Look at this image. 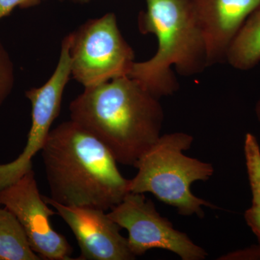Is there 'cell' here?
<instances>
[{"mask_svg":"<svg viewBox=\"0 0 260 260\" xmlns=\"http://www.w3.org/2000/svg\"><path fill=\"white\" fill-rule=\"evenodd\" d=\"M159 100L126 75L85 88L70 103V117L100 140L118 164L135 167L161 136Z\"/></svg>","mask_w":260,"mask_h":260,"instance_id":"6da1fadb","label":"cell"},{"mask_svg":"<svg viewBox=\"0 0 260 260\" xmlns=\"http://www.w3.org/2000/svg\"><path fill=\"white\" fill-rule=\"evenodd\" d=\"M42 155L50 198L61 205L107 211L129 192L107 147L71 119L51 130Z\"/></svg>","mask_w":260,"mask_h":260,"instance_id":"7a4b0ae2","label":"cell"},{"mask_svg":"<svg viewBox=\"0 0 260 260\" xmlns=\"http://www.w3.org/2000/svg\"><path fill=\"white\" fill-rule=\"evenodd\" d=\"M138 28L155 36L158 49L151 58L135 61L129 76L155 97L169 96L179 89L172 68L184 77L208 67L204 36L190 0H145Z\"/></svg>","mask_w":260,"mask_h":260,"instance_id":"3957f363","label":"cell"},{"mask_svg":"<svg viewBox=\"0 0 260 260\" xmlns=\"http://www.w3.org/2000/svg\"><path fill=\"white\" fill-rule=\"evenodd\" d=\"M193 142L191 135L182 132L161 135L135 166L138 173L130 179L129 192L151 193L183 216L203 218V207L218 208L191 192L193 183L209 180L215 172L213 164L184 154Z\"/></svg>","mask_w":260,"mask_h":260,"instance_id":"277c9868","label":"cell"},{"mask_svg":"<svg viewBox=\"0 0 260 260\" xmlns=\"http://www.w3.org/2000/svg\"><path fill=\"white\" fill-rule=\"evenodd\" d=\"M68 37L72 77L85 88L129 75L135 52L114 13L88 20Z\"/></svg>","mask_w":260,"mask_h":260,"instance_id":"5b68a950","label":"cell"},{"mask_svg":"<svg viewBox=\"0 0 260 260\" xmlns=\"http://www.w3.org/2000/svg\"><path fill=\"white\" fill-rule=\"evenodd\" d=\"M110 210L109 216L127 231L129 249L136 257L152 249L171 251L182 260H203L208 255L185 233L161 216L144 194L129 192Z\"/></svg>","mask_w":260,"mask_h":260,"instance_id":"8992f818","label":"cell"},{"mask_svg":"<svg viewBox=\"0 0 260 260\" xmlns=\"http://www.w3.org/2000/svg\"><path fill=\"white\" fill-rule=\"evenodd\" d=\"M71 74V58L68 36L61 42L60 56L54 73L47 83L27 90L25 96L31 104V126L26 145L15 160L0 164V189L13 184L32 169V159L42 151L59 116L65 87Z\"/></svg>","mask_w":260,"mask_h":260,"instance_id":"52a82bcc","label":"cell"},{"mask_svg":"<svg viewBox=\"0 0 260 260\" xmlns=\"http://www.w3.org/2000/svg\"><path fill=\"white\" fill-rule=\"evenodd\" d=\"M0 205L9 210L23 228L32 250L42 259L68 260L73 248L51 226L49 208L38 188L34 169L0 190Z\"/></svg>","mask_w":260,"mask_h":260,"instance_id":"ba28073f","label":"cell"},{"mask_svg":"<svg viewBox=\"0 0 260 260\" xmlns=\"http://www.w3.org/2000/svg\"><path fill=\"white\" fill-rule=\"evenodd\" d=\"M48 205L68 224L79 245L80 260H131L136 256L130 251L127 239L121 228L99 208L66 206L44 196Z\"/></svg>","mask_w":260,"mask_h":260,"instance_id":"9c48e42d","label":"cell"},{"mask_svg":"<svg viewBox=\"0 0 260 260\" xmlns=\"http://www.w3.org/2000/svg\"><path fill=\"white\" fill-rule=\"evenodd\" d=\"M204 36L208 67L225 61L233 39L260 0H190Z\"/></svg>","mask_w":260,"mask_h":260,"instance_id":"30bf717a","label":"cell"},{"mask_svg":"<svg viewBox=\"0 0 260 260\" xmlns=\"http://www.w3.org/2000/svg\"><path fill=\"white\" fill-rule=\"evenodd\" d=\"M225 61L241 71L253 69L260 62V8L248 17L233 39Z\"/></svg>","mask_w":260,"mask_h":260,"instance_id":"8fae6325","label":"cell"},{"mask_svg":"<svg viewBox=\"0 0 260 260\" xmlns=\"http://www.w3.org/2000/svg\"><path fill=\"white\" fill-rule=\"evenodd\" d=\"M39 259L15 215L0 205V260Z\"/></svg>","mask_w":260,"mask_h":260,"instance_id":"7c38bea8","label":"cell"},{"mask_svg":"<svg viewBox=\"0 0 260 260\" xmlns=\"http://www.w3.org/2000/svg\"><path fill=\"white\" fill-rule=\"evenodd\" d=\"M244 151L252 205L260 208V147L256 137L251 133L245 135Z\"/></svg>","mask_w":260,"mask_h":260,"instance_id":"4fadbf2b","label":"cell"},{"mask_svg":"<svg viewBox=\"0 0 260 260\" xmlns=\"http://www.w3.org/2000/svg\"><path fill=\"white\" fill-rule=\"evenodd\" d=\"M244 218L257 237L259 244L224 254L222 256L223 260H260V208L252 205L246 210Z\"/></svg>","mask_w":260,"mask_h":260,"instance_id":"5bb4252c","label":"cell"},{"mask_svg":"<svg viewBox=\"0 0 260 260\" xmlns=\"http://www.w3.org/2000/svg\"><path fill=\"white\" fill-rule=\"evenodd\" d=\"M14 84V65L0 39V107L9 97Z\"/></svg>","mask_w":260,"mask_h":260,"instance_id":"9a60e30c","label":"cell"},{"mask_svg":"<svg viewBox=\"0 0 260 260\" xmlns=\"http://www.w3.org/2000/svg\"><path fill=\"white\" fill-rule=\"evenodd\" d=\"M42 0H0V20L8 16L16 8H28L36 6Z\"/></svg>","mask_w":260,"mask_h":260,"instance_id":"2e32d148","label":"cell"},{"mask_svg":"<svg viewBox=\"0 0 260 260\" xmlns=\"http://www.w3.org/2000/svg\"><path fill=\"white\" fill-rule=\"evenodd\" d=\"M255 113L256 118H257L258 121L260 122V96L256 104Z\"/></svg>","mask_w":260,"mask_h":260,"instance_id":"e0dca14e","label":"cell"},{"mask_svg":"<svg viewBox=\"0 0 260 260\" xmlns=\"http://www.w3.org/2000/svg\"><path fill=\"white\" fill-rule=\"evenodd\" d=\"M80 1H82V0H80ZM84 1H86V0H84Z\"/></svg>","mask_w":260,"mask_h":260,"instance_id":"ac0fdd59","label":"cell"}]
</instances>
